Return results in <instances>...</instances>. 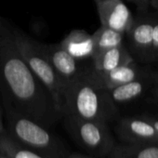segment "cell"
<instances>
[{"instance_id": "7a4b0ae2", "label": "cell", "mask_w": 158, "mask_h": 158, "mask_svg": "<svg viewBox=\"0 0 158 158\" xmlns=\"http://www.w3.org/2000/svg\"><path fill=\"white\" fill-rule=\"evenodd\" d=\"M61 114L109 123L118 116V108L108 91L93 82L89 72H82L64 89Z\"/></svg>"}, {"instance_id": "603a6c76", "label": "cell", "mask_w": 158, "mask_h": 158, "mask_svg": "<svg viewBox=\"0 0 158 158\" xmlns=\"http://www.w3.org/2000/svg\"><path fill=\"white\" fill-rule=\"evenodd\" d=\"M150 7L154 9L158 12V0H150Z\"/></svg>"}, {"instance_id": "52a82bcc", "label": "cell", "mask_w": 158, "mask_h": 158, "mask_svg": "<svg viewBox=\"0 0 158 158\" xmlns=\"http://www.w3.org/2000/svg\"><path fill=\"white\" fill-rule=\"evenodd\" d=\"M102 26L124 35L131 27L134 17L124 0H94Z\"/></svg>"}, {"instance_id": "cb8c5ba5", "label": "cell", "mask_w": 158, "mask_h": 158, "mask_svg": "<svg viewBox=\"0 0 158 158\" xmlns=\"http://www.w3.org/2000/svg\"><path fill=\"white\" fill-rule=\"evenodd\" d=\"M0 158H10V156H8L7 154H5L3 152L0 151Z\"/></svg>"}, {"instance_id": "7c38bea8", "label": "cell", "mask_w": 158, "mask_h": 158, "mask_svg": "<svg viewBox=\"0 0 158 158\" xmlns=\"http://www.w3.org/2000/svg\"><path fill=\"white\" fill-rule=\"evenodd\" d=\"M92 72L95 73H108L119 66L135 61L134 58L125 45L103 51L98 56L92 58Z\"/></svg>"}, {"instance_id": "ba28073f", "label": "cell", "mask_w": 158, "mask_h": 158, "mask_svg": "<svg viewBox=\"0 0 158 158\" xmlns=\"http://www.w3.org/2000/svg\"><path fill=\"white\" fill-rule=\"evenodd\" d=\"M152 73L146 67L138 65L136 61L119 66L104 73H95L92 71L89 72L93 82L99 88L105 90H110L138 79L152 77Z\"/></svg>"}, {"instance_id": "6da1fadb", "label": "cell", "mask_w": 158, "mask_h": 158, "mask_svg": "<svg viewBox=\"0 0 158 158\" xmlns=\"http://www.w3.org/2000/svg\"><path fill=\"white\" fill-rule=\"evenodd\" d=\"M0 92L5 109L12 110L49 128L61 115L49 91L20 54L12 25L0 17Z\"/></svg>"}, {"instance_id": "7402d4cb", "label": "cell", "mask_w": 158, "mask_h": 158, "mask_svg": "<svg viewBox=\"0 0 158 158\" xmlns=\"http://www.w3.org/2000/svg\"><path fill=\"white\" fill-rule=\"evenodd\" d=\"M6 132V128L4 127V122H3V114L1 107H0V134Z\"/></svg>"}, {"instance_id": "9a60e30c", "label": "cell", "mask_w": 158, "mask_h": 158, "mask_svg": "<svg viewBox=\"0 0 158 158\" xmlns=\"http://www.w3.org/2000/svg\"><path fill=\"white\" fill-rule=\"evenodd\" d=\"M124 34L102 25L92 35L94 43V54L92 58L98 56L103 51L124 45Z\"/></svg>"}, {"instance_id": "ac0fdd59", "label": "cell", "mask_w": 158, "mask_h": 158, "mask_svg": "<svg viewBox=\"0 0 158 158\" xmlns=\"http://www.w3.org/2000/svg\"><path fill=\"white\" fill-rule=\"evenodd\" d=\"M134 4L139 12H147L150 8V0H127Z\"/></svg>"}, {"instance_id": "5b68a950", "label": "cell", "mask_w": 158, "mask_h": 158, "mask_svg": "<svg viewBox=\"0 0 158 158\" xmlns=\"http://www.w3.org/2000/svg\"><path fill=\"white\" fill-rule=\"evenodd\" d=\"M67 132L73 139L89 153L104 157L113 151L115 140L108 123L93 120H83L62 116Z\"/></svg>"}, {"instance_id": "5bb4252c", "label": "cell", "mask_w": 158, "mask_h": 158, "mask_svg": "<svg viewBox=\"0 0 158 158\" xmlns=\"http://www.w3.org/2000/svg\"><path fill=\"white\" fill-rule=\"evenodd\" d=\"M108 156L109 158H158V143H115Z\"/></svg>"}, {"instance_id": "d6986e66", "label": "cell", "mask_w": 158, "mask_h": 158, "mask_svg": "<svg viewBox=\"0 0 158 158\" xmlns=\"http://www.w3.org/2000/svg\"><path fill=\"white\" fill-rule=\"evenodd\" d=\"M152 95L155 99V101L158 102V71L152 73Z\"/></svg>"}, {"instance_id": "8992f818", "label": "cell", "mask_w": 158, "mask_h": 158, "mask_svg": "<svg viewBox=\"0 0 158 158\" xmlns=\"http://www.w3.org/2000/svg\"><path fill=\"white\" fill-rule=\"evenodd\" d=\"M139 16L134 18L131 27L127 32L129 52L135 61L143 64L154 62L153 56V23L152 13L139 12Z\"/></svg>"}, {"instance_id": "8fae6325", "label": "cell", "mask_w": 158, "mask_h": 158, "mask_svg": "<svg viewBox=\"0 0 158 158\" xmlns=\"http://www.w3.org/2000/svg\"><path fill=\"white\" fill-rule=\"evenodd\" d=\"M60 45L77 60L92 58L94 54L92 35L85 30L76 29L71 31Z\"/></svg>"}, {"instance_id": "30bf717a", "label": "cell", "mask_w": 158, "mask_h": 158, "mask_svg": "<svg viewBox=\"0 0 158 158\" xmlns=\"http://www.w3.org/2000/svg\"><path fill=\"white\" fill-rule=\"evenodd\" d=\"M40 48L53 67L64 89L83 72L78 65V60L72 57L60 44H40Z\"/></svg>"}, {"instance_id": "2e32d148", "label": "cell", "mask_w": 158, "mask_h": 158, "mask_svg": "<svg viewBox=\"0 0 158 158\" xmlns=\"http://www.w3.org/2000/svg\"><path fill=\"white\" fill-rule=\"evenodd\" d=\"M0 151L10 158H51L20 144L7 132L0 134Z\"/></svg>"}, {"instance_id": "e0dca14e", "label": "cell", "mask_w": 158, "mask_h": 158, "mask_svg": "<svg viewBox=\"0 0 158 158\" xmlns=\"http://www.w3.org/2000/svg\"><path fill=\"white\" fill-rule=\"evenodd\" d=\"M152 18L153 23V31H152L153 56H154V60L158 61V12L152 13Z\"/></svg>"}, {"instance_id": "ffe728a7", "label": "cell", "mask_w": 158, "mask_h": 158, "mask_svg": "<svg viewBox=\"0 0 158 158\" xmlns=\"http://www.w3.org/2000/svg\"><path fill=\"white\" fill-rule=\"evenodd\" d=\"M153 127V128L155 129L157 135H158V115H154V114H142Z\"/></svg>"}, {"instance_id": "44dd1931", "label": "cell", "mask_w": 158, "mask_h": 158, "mask_svg": "<svg viewBox=\"0 0 158 158\" xmlns=\"http://www.w3.org/2000/svg\"><path fill=\"white\" fill-rule=\"evenodd\" d=\"M65 158H96V157L88 155V154H84V153H80V152H71V153H67Z\"/></svg>"}, {"instance_id": "277c9868", "label": "cell", "mask_w": 158, "mask_h": 158, "mask_svg": "<svg viewBox=\"0 0 158 158\" xmlns=\"http://www.w3.org/2000/svg\"><path fill=\"white\" fill-rule=\"evenodd\" d=\"M15 45L29 68L49 91L55 106L61 115L64 87L40 48V44L12 26Z\"/></svg>"}, {"instance_id": "4fadbf2b", "label": "cell", "mask_w": 158, "mask_h": 158, "mask_svg": "<svg viewBox=\"0 0 158 158\" xmlns=\"http://www.w3.org/2000/svg\"><path fill=\"white\" fill-rule=\"evenodd\" d=\"M152 76L149 78L138 79V80L126 83L107 91L112 101L117 105L137 100L152 87Z\"/></svg>"}, {"instance_id": "3957f363", "label": "cell", "mask_w": 158, "mask_h": 158, "mask_svg": "<svg viewBox=\"0 0 158 158\" xmlns=\"http://www.w3.org/2000/svg\"><path fill=\"white\" fill-rule=\"evenodd\" d=\"M6 118V132L20 144L51 158L66 157V148L48 127L10 109Z\"/></svg>"}, {"instance_id": "9c48e42d", "label": "cell", "mask_w": 158, "mask_h": 158, "mask_svg": "<svg viewBox=\"0 0 158 158\" xmlns=\"http://www.w3.org/2000/svg\"><path fill=\"white\" fill-rule=\"evenodd\" d=\"M115 132L123 143H158L155 129L143 115L121 118L115 126Z\"/></svg>"}]
</instances>
